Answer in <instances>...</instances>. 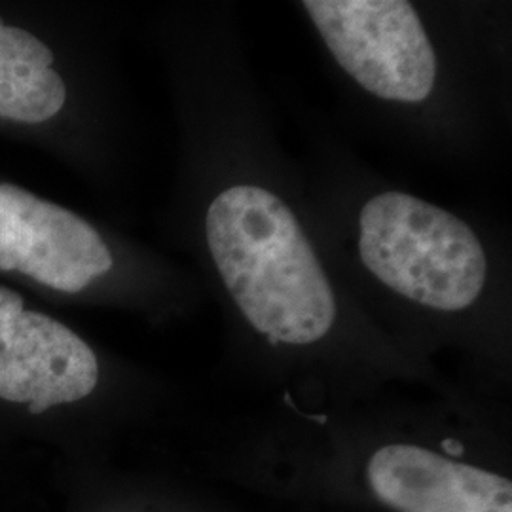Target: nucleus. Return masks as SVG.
Segmentation results:
<instances>
[{
    "mask_svg": "<svg viewBox=\"0 0 512 512\" xmlns=\"http://www.w3.org/2000/svg\"><path fill=\"white\" fill-rule=\"evenodd\" d=\"M99 382V357L82 336L0 287V401L40 416L90 399Z\"/></svg>",
    "mask_w": 512,
    "mask_h": 512,
    "instance_id": "nucleus-4",
    "label": "nucleus"
},
{
    "mask_svg": "<svg viewBox=\"0 0 512 512\" xmlns=\"http://www.w3.org/2000/svg\"><path fill=\"white\" fill-rule=\"evenodd\" d=\"M363 478L391 512H512L511 478L416 440L376 444Z\"/></svg>",
    "mask_w": 512,
    "mask_h": 512,
    "instance_id": "nucleus-6",
    "label": "nucleus"
},
{
    "mask_svg": "<svg viewBox=\"0 0 512 512\" xmlns=\"http://www.w3.org/2000/svg\"><path fill=\"white\" fill-rule=\"evenodd\" d=\"M55 54L40 38L0 21V118L44 124L67 103Z\"/></svg>",
    "mask_w": 512,
    "mask_h": 512,
    "instance_id": "nucleus-7",
    "label": "nucleus"
},
{
    "mask_svg": "<svg viewBox=\"0 0 512 512\" xmlns=\"http://www.w3.org/2000/svg\"><path fill=\"white\" fill-rule=\"evenodd\" d=\"M114 266V251L90 220L16 184H0V272L80 294L107 279Z\"/></svg>",
    "mask_w": 512,
    "mask_h": 512,
    "instance_id": "nucleus-5",
    "label": "nucleus"
},
{
    "mask_svg": "<svg viewBox=\"0 0 512 512\" xmlns=\"http://www.w3.org/2000/svg\"><path fill=\"white\" fill-rule=\"evenodd\" d=\"M308 200L336 270L382 327L461 336L505 323L503 253L473 220L349 165L308 184Z\"/></svg>",
    "mask_w": 512,
    "mask_h": 512,
    "instance_id": "nucleus-2",
    "label": "nucleus"
},
{
    "mask_svg": "<svg viewBox=\"0 0 512 512\" xmlns=\"http://www.w3.org/2000/svg\"><path fill=\"white\" fill-rule=\"evenodd\" d=\"M302 14L372 114L433 147L471 150L501 88L503 38L475 8L412 0H306Z\"/></svg>",
    "mask_w": 512,
    "mask_h": 512,
    "instance_id": "nucleus-3",
    "label": "nucleus"
},
{
    "mask_svg": "<svg viewBox=\"0 0 512 512\" xmlns=\"http://www.w3.org/2000/svg\"><path fill=\"white\" fill-rule=\"evenodd\" d=\"M194 84L196 243L234 334L293 370L416 374L336 270L313 224L308 181L279 145L232 23L217 8Z\"/></svg>",
    "mask_w": 512,
    "mask_h": 512,
    "instance_id": "nucleus-1",
    "label": "nucleus"
}]
</instances>
